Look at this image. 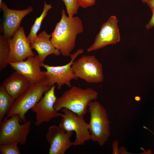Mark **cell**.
<instances>
[{"mask_svg":"<svg viewBox=\"0 0 154 154\" xmlns=\"http://www.w3.org/2000/svg\"><path fill=\"white\" fill-rule=\"evenodd\" d=\"M15 71L26 77L31 84L45 80L43 71L40 69V62L38 54L28 57L26 60L9 64Z\"/></svg>","mask_w":154,"mask_h":154,"instance_id":"cell-14","label":"cell"},{"mask_svg":"<svg viewBox=\"0 0 154 154\" xmlns=\"http://www.w3.org/2000/svg\"><path fill=\"white\" fill-rule=\"evenodd\" d=\"M119 145L118 141L116 140L114 141L112 144L113 151L112 153L113 154H119V149L118 145Z\"/></svg>","mask_w":154,"mask_h":154,"instance_id":"cell-24","label":"cell"},{"mask_svg":"<svg viewBox=\"0 0 154 154\" xmlns=\"http://www.w3.org/2000/svg\"><path fill=\"white\" fill-rule=\"evenodd\" d=\"M8 40L10 46L9 64L24 60L28 57L35 56L22 27L20 26Z\"/></svg>","mask_w":154,"mask_h":154,"instance_id":"cell-9","label":"cell"},{"mask_svg":"<svg viewBox=\"0 0 154 154\" xmlns=\"http://www.w3.org/2000/svg\"><path fill=\"white\" fill-rule=\"evenodd\" d=\"M51 35L43 31L37 35L36 39L30 43L31 49H35L38 53L40 64L44 63L46 57L53 54L56 56L61 54L60 51L52 43L50 38Z\"/></svg>","mask_w":154,"mask_h":154,"instance_id":"cell-16","label":"cell"},{"mask_svg":"<svg viewBox=\"0 0 154 154\" xmlns=\"http://www.w3.org/2000/svg\"><path fill=\"white\" fill-rule=\"evenodd\" d=\"M20 123L18 114L4 117L0 123V145L17 143L23 145L26 143L31 122L28 120L23 124Z\"/></svg>","mask_w":154,"mask_h":154,"instance_id":"cell-5","label":"cell"},{"mask_svg":"<svg viewBox=\"0 0 154 154\" xmlns=\"http://www.w3.org/2000/svg\"><path fill=\"white\" fill-rule=\"evenodd\" d=\"M141 1L143 3H146L147 0H141Z\"/></svg>","mask_w":154,"mask_h":154,"instance_id":"cell-27","label":"cell"},{"mask_svg":"<svg viewBox=\"0 0 154 154\" xmlns=\"http://www.w3.org/2000/svg\"><path fill=\"white\" fill-rule=\"evenodd\" d=\"M61 111L63 113H59L62 119L58 126L65 132H75L76 138L72 142L73 145H83L86 141L90 140L88 123L85 121L84 117L66 108H62Z\"/></svg>","mask_w":154,"mask_h":154,"instance_id":"cell-7","label":"cell"},{"mask_svg":"<svg viewBox=\"0 0 154 154\" xmlns=\"http://www.w3.org/2000/svg\"><path fill=\"white\" fill-rule=\"evenodd\" d=\"M18 143H12L0 145V152L1 154H20Z\"/></svg>","mask_w":154,"mask_h":154,"instance_id":"cell-21","label":"cell"},{"mask_svg":"<svg viewBox=\"0 0 154 154\" xmlns=\"http://www.w3.org/2000/svg\"><path fill=\"white\" fill-rule=\"evenodd\" d=\"M82 49H78L73 54H71L70 61L64 65L53 66L42 63L40 64L46 70L43 72L45 76V81L47 84L50 87L56 83L58 89H60L64 84L71 87V81L72 80H78L73 71L72 66L73 62L78 56L83 53Z\"/></svg>","mask_w":154,"mask_h":154,"instance_id":"cell-6","label":"cell"},{"mask_svg":"<svg viewBox=\"0 0 154 154\" xmlns=\"http://www.w3.org/2000/svg\"><path fill=\"white\" fill-rule=\"evenodd\" d=\"M3 2L2 0H0V6L1 5Z\"/></svg>","mask_w":154,"mask_h":154,"instance_id":"cell-28","label":"cell"},{"mask_svg":"<svg viewBox=\"0 0 154 154\" xmlns=\"http://www.w3.org/2000/svg\"><path fill=\"white\" fill-rule=\"evenodd\" d=\"M51 87L47 84L45 81L32 84L25 93L15 100L6 117L9 118L18 114L21 123L25 122L26 121V114L41 99L43 94Z\"/></svg>","mask_w":154,"mask_h":154,"instance_id":"cell-4","label":"cell"},{"mask_svg":"<svg viewBox=\"0 0 154 154\" xmlns=\"http://www.w3.org/2000/svg\"><path fill=\"white\" fill-rule=\"evenodd\" d=\"M61 14V19L51 34L50 40L62 55L70 56L75 47L77 36L83 32L84 27L79 17L67 16L64 9H62Z\"/></svg>","mask_w":154,"mask_h":154,"instance_id":"cell-1","label":"cell"},{"mask_svg":"<svg viewBox=\"0 0 154 154\" xmlns=\"http://www.w3.org/2000/svg\"><path fill=\"white\" fill-rule=\"evenodd\" d=\"M146 3L150 9L154 8V0H147Z\"/></svg>","mask_w":154,"mask_h":154,"instance_id":"cell-25","label":"cell"},{"mask_svg":"<svg viewBox=\"0 0 154 154\" xmlns=\"http://www.w3.org/2000/svg\"><path fill=\"white\" fill-rule=\"evenodd\" d=\"M15 100L1 85L0 86V123L12 107Z\"/></svg>","mask_w":154,"mask_h":154,"instance_id":"cell-17","label":"cell"},{"mask_svg":"<svg viewBox=\"0 0 154 154\" xmlns=\"http://www.w3.org/2000/svg\"><path fill=\"white\" fill-rule=\"evenodd\" d=\"M31 84L26 77L15 71L4 80L1 85L15 100L25 93Z\"/></svg>","mask_w":154,"mask_h":154,"instance_id":"cell-15","label":"cell"},{"mask_svg":"<svg viewBox=\"0 0 154 154\" xmlns=\"http://www.w3.org/2000/svg\"><path fill=\"white\" fill-rule=\"evenodd\" d=\"M0 9L3 15L2 26L3 35L8 39L11 38L19 29L23 19L33 11L31 6L23 10L11 9L3 2L0 6Z\"/></svg>","mask_w":154,"mask_h":154,"instance_id":"cell-13","label":"cell"},{"mask_svg":"<svg viewBox=\"0 0 154 154\" xmlns=\"http://www.w3.org/2000/svg\"><path fill=\"white\" fill-rule=\"evenodd\" d=\"M80 6L86 9L94 5L96 0H78Z\"/></svg>","mask_w":154,"mask_h":154,"instance_id":"cell-22","label":"cell"},{"mask_svg":"<svg viewBox=\"0 0 154 154\" xmlns=\"http://www.w3.org/2000/svg\"><path fill=\"white\" fill-rule=\"evenodd\" d=\"M55 87L54 85L52 86L31 109L32 111L36 114V125H40L44 122H49L59 116V113L54 107L57 98L55 94Z\"/></svg>","mask_w":154,"mask_h":154,"instance_id":"cell-10","label":"cell"},{"mask_svg":"<svg viewBox=\"0 0 154 154\" xmlns=\"http://www.w3.org/2000/svg\"><path fill=\"white\" fill-rule=\"evenodd\" d=\"M150 9L152 14L150 20L145 26V28L147 30H149L154 27V8Z\"/></svg>","mask_w":154,"mask_h":154,"instance_id":"cell-23","label":"cell"},{"mask_svg":"<svg viewBox=\"0 0 154 154\" xmlns=\"http://www.w3.org/2000/svg\"><path fill=\"white\" fill-rule=\"evenodd\" d=\"M66 7L68 16L72 17L78 13L80 7L78 0H62Z\"/></svg>","mask_w":154,"mask_h":154,"instance_id":"cell-20","label":"cell"},{"mask_svg":"<svg viewBox=\"0 0 154 154\" xmlns=\"http://www.w3.org/2000/svg\"><path fill=\"white\" fill-rule=\"evenodd\" d=\"M90 118L88 123L90 140L100 146L104 145L111 135L110 122L106 110L97 101L92 102L88 107Z\"/></svg>","mask_w":154,"mask_h":154,"instance_id":"cell-3","label":"cell"},{"mask_svg":"<svg viewBox=\"0 0 154 154\" xmlns=\"http://www.w3.org/2000/svg\"><path fill=\"white\" fill-rule=\"evenodd\" d=\"M135 100L136 101H139L141 100V98L139 96H136L135 97Z\"/></svg>","mask_w":154,"mask_h":154,"instance_id":"cell-26","label":"cell"},{"mask_svg":"<svg viewBox=\"0 0 154 154\" xmlns=\"http://www.w3.org/2000/svg\"><path fill=\"white\" fill-rule=\"evenodd\" d=\"M72 67L76 77L89 83H98L104 79L103 67L94 55H83L74 61Z\"/></svg>","mask_w":154,"mask_h":154,"instance_id":"cell-8","label":"cell"},{"mask_svg":"<svg viewBox=\"0 0 154 154\" xmlns=\"http://www.w3.org/2000/svg\"><path fill=\"white\" fill-rule=\"evenodd\" d=\"M52 8V7L50 4H47L45 1L43 11L40 15L36 19L31 27L29 33L27 37L30 43L37 38V33L40 29L42 21L47 14L48 11Z\"/></svg>","mask_w":154,"mask_h":154,"instance_id":"cell-18","label":"cell"},{"mask_svg":"<svg viewBox=\"0 0 154 154\" xmlns=\"http://www.w3.org/2000/svg\"><path fill=\"white\" fill-rule=\"evenodd\" d=\"M118 21L114 15L111 16L102 25L93 43L87 49L88 52L95 51L120 41V37L117 25Z\"/></svg>","mask_w":154,"mask_h":154,"instance_id":"cell-11","label":"cell"},{"mask_svg":"<svg viewBox=\"0 0 154 154\" xmlns=\"http://www.w3.org/2000/svg\"><path fill=\"white\" fill-rule=\"evenodd\" d=\"M98 96L97 92L92 88L73 86L57 98L54 107L58 112L65 108L84 117L88 112L90 104Z\"/></svg>","mask_w":154,"mask_h":154,"instance_id":"cell-2","label":"cell"},{"mask_svg":"<svg viewBox=\"0 0 154 154\" xmlns=\"http://www.w3.org/2000/svg\"><path fill=\"white\" fill-rule=\"evenodd\" d=\"M46 139L50 145L49 154H64L72 146L70 141L73 131L65 132L59 126L49 127Z\"/></svg>","mask_w":154,"mask_h":154,"instance_id":"cell-12","label":"cell"},{"mask_svg":"<svg viewBox=\"0 0 154 154\" xmlns=\"http://www.w3.org/2000/svg\"><path fill=\"white\" fill-rule=\"evenodd\" d=\"M10 51V46L8 39L0 34V71L5 69L9 62L8 57Z\"/></svg>","mask_w":154,"mask_h":154,"instance_id":"cell-19","label":"cell"}]
</instances>
